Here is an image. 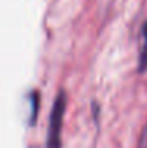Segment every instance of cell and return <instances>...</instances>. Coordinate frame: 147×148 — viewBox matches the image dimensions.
Masks as SVG:
<instances>
[{"label":"cell","mask_w":147,"mask_h":148,"mask_svg":"<svg viewBox=\"0 0 147 148\" xmlns=\"http://www.w3.org/2000/svg\"><path fill=\"white\" fill-rule=\"evenodd\" d=\"M66 109V93L60 90L54 98L49 115V126H48V139L46 148H62V125H63Z\"/></svg>","instance_id":"1"},{"label":"cell","mask_w":147,"mask_h":148,"mask_svg":"<svg viewBox=\"0 0 147 148\" xmlns=\"http://www.w3.org/2000/svg\"><path fill=\"white\" fill-rule=\"evenodd\" d=\"M139 73H144L147 69V22L142 25V46L139 52Z\"/></svg>","instance_id":"2"}]
</instances>
